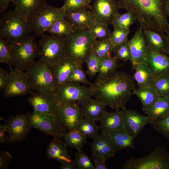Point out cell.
I'll return each instance as SVG.
<instances>
[{"label": "cell", "instance_id": "1", "mask_svg": "<svg viewBox=\"0 0 169 169\" xmlns=\"http://www.w3.org/2000/svg\"><path fill=\"white\" fill-rule=\"evenodd\" d=\"M89 86L92 96L115 110L125 108L126 103L136 88L135 80L128 74L116 70L98 76Z\"/></svg>", "mask_w": 169, "mask_h": 169}, {"label": "cell", "instance_id": "2", "mask_svg": "<svg viewBox=\"0 0 169 169\" xmlns=\"http://www.w3.org/2000/svg\"><path fill=\"white\" fill-rule=\"evenodd\" d=\"M168 0H119L120 8L132 12L143 29L166 34L169 29Z\"/></svg>", "mask_w": 169, "mask_h": 169}, {"label": "cell", "instance_id": "3", "mask_svg": "<svg viewBox=\"0 0 169 169\" xmlns=\"http://www.w3.org/2000/svg\"><path fill=\"white\" fill-rule=\"evenodd\" d=\"M96 39L88 29H74L70 34L65 37V55L78 65L82 66L92 53Z\"/></svg>", "mask_w": 169, "mask_h": 169}, {"label": "cell", "instance_id": "4", "mask_svg": "<svg viewBox=\"0 0 169 169\" xmlns=\"http://www.w3.org/2000/svg\"><path fill=\"white\" fill-rule=\"evenodd\" d=\"M30 33L28 20L18 12L9 11L0 14V37L8 43L21 40Z\"/></svg>", "mask_w": 169, "mask_h": 169}, {"label": "cell", "instance_id": "5", "mask_svg": "<svg viewBox=\"0 0 169 169\" xmlns=\"http://www.w3.org/2000/svg\"><path fill=\"white\" fill-rule=\"evenodd\" d=\"M13 66L15 69L26 70L39 55V49L33 34L19 41L9 43Z\"/></svg>", "mask_w": 169, "mask_h": 169}, {"label": "cell", "instance_id": "6", "mask_svg": "<svg viewBox=\"0 0 169 169\" xmlns=\"http://www.w3.org/2000/svg\"><path fill=\"white\" fill-rule=\"evenodd\" d=\"M38 41L40 60L50 69L65 55V37L44 34Z\"/></svg>", "mask_w": 169, "mask_h": 169}, {"label": "cell", "instance_id": "7", "mask_svg": "<svg viewBox=\"0 0 169 169\" xmlns=\"http://www.w3.org/2000/svg\"><path fill=\"white\" fill-rule=\"evenodd\" d=\"M26 114L32 127L53 137L63 138L68 132L58 115L34 111Z\"/></svg>", "mask_w": 169, "mask_h": 169}, {"label": "cell", "instance_id": "8", "mask_svg": "<svg viewBox=\"0 0 169 169\" xmlns=\"http://www.w3.org/2000/svg\"><path fill=\"white\" fill-rule=\"evenodd\" d=\"M121 169H169V154L158 146L146 156L139 158L131 157Z\"/></svg>", "mask_w": 169, "mask_h": 169}, {"label": "cell", "instance_id": "9", "mask_svg": "<svg viewBox=\"0 0 169 169\" xmlns=\"http://www.w3.org/2000/svg\"><path fill=\"white\" fill-rule=\"evenodd\" d=\"M26 72L32 90L46 91L56 95V89L50 69L40 60L35 61Z\"/></svg>", "mask_w": 169, "mask_h": 169}, {"label": "cell", "instance_id": "10", "mask_svg": "<svg viewBox=\"0 0 169 169\" xmlns=\"http://www.w3.org/2000/svg\"><path fill=\"white\" fill-rule=\"evenodd\" d=\"M92 91L89 86L68 81L57 88L56 96L59 103L79 104L81 107L92 98Z\"/></svg>", "mask_w": 169, "mask_h": 169}, {"label": "cell", "instance_id": "11", "mask_svg": "<svg viewBox=\"0 0 169 169\" xmlns=\"http://www.w3.org/2000/svg\"><path fill=\"white\" fill-rule=\"evenodd\" d=\"M65 13L62 7L58 8L47 4L39 13L28 20L30 33L36 36H41L55 21L64 18Z\"/></svg>", "mask_w": 169, "mask_h": 169}, {"label": "cell", "instance_id": "12", "mask_svg": "<svg viewBox=\"0 0 169 169\" xmlns=\"http://www.w3.org/2000/svg\"><path fill=\"white\" fill-rule=\"evenodd\" d=\"M27 101L34 111L54 115L58 114L59 103L56 95L46 91L31 92Z\"/></svg>", "mask_w": 169, "mask_h": 169}, {"label": "cell", "instance_id": "13", "mask_svg": "<svg viewBox=\"0 0 169 169\" xmlns=\"http://www.w3.org/2000/svg\"><path fill=\"white\" fill-rule=\"evenodd\" d=\"M8 82L3 89V95L12 97L27 95L32 90L28 76L23 70L10 68Z\"/></svg>", "mask_w": 169, "mask_h": 169}, {"label": "cell", "instance_id": "14", "mask_svg": "<svg viewBox=\"0 0 169 169\" xmlns=\"http://www.w3.org/2000/svg\"><path fill=\"white\" fill-rule=\"evenodd\" d=\"M4 125L9 134V142L13 143L22 141L27 136L32 127L26 114L12 115L5 120Z\"/></svg>", "mask_w": 169, "mask_h": 169}, {"label": "cell", "instance_id": "15", "mask_svg": "<svg viewBox=\"0 0 169 169\" xmlns=\"http://www.w3.org/2000/svg\"><path fill=\"white\" fill-rule=\"evenodd\" d=\"M120 9L116 0H95L91 11L95 19L109 26L112 24Z\"/></svg>", "mask_w": 169, "mask_h": 169}, {"label": "cell", "instance_id": "16", "mask_svg": "<svg viewBox=\"0 0 169 169\" xmlns=\"http://www.w3.org/2000/svg\"><path fill=\"white\" fill-rule=\"evenodd\" d=\"M58 115L69 131L76 130L84 117L82 107L76 103H59Z\"/></svg>", "mask_w": 169, "mask_h": 169}, {"label": "cell", "instance_id": "17", "mask_svg": "<svg viewBox=\"0 0 169 169\" xmlns=\"http://www.w3.org/2000/svg\"><path fill=\"white\" fill-rule=\"evenodd\" d=\"M122 110L123 129L134 139L141 132L147 124H152L151 120L147 115H143L136 110H127L126 108Z\"/></svg>", "mask_w": 169, "mask_h": 169}, {"label": "cell", "instance_id": "18", "mask_svg": "<svg viewBox=\"0 0 169 169\" xmlns=\"http://www.w3.org/2000/svg\"><path fill=\"white\" fill-rule=\"evenodd\" d=\"M128 43L133 67L145 63L147 47L143 29L140 27L137 28L132 38L128 39Z\"/></svg>", "mask_w": 169, "mask_h": 169}, {"label": "cell", "instance_id": "19", "mask_svg": "<svg viewBox=\"0 0 169 169\" xmlns=\"http://www.w3.org/2000/svg\"><path fill=\"white\" fill-rule=\"evenodd\" d=\"M145 63L155 79L169 73V57L166 54L153 51L147 48Z\"/></svg>", "mask_w": 169, "mask_h": 169}, {"label": "cell", "instance_id": "20", "mask_svg": "<svg viewBox=\"0 0 169 169\" xmlns=\"http://www.w3.org/2000/svg\"><path fill=\"white\" fill-rule=\"evenodd\" d=\"M77 65L72 59L65 55L57 64L50 68L56 90L68 81L72 71Z\"/></svg>", "mask_w": 169, "mask_h": 169}, {"label": "cell", "instance_id": "21", "mask_svg": "<svg viewBox=\"0 0 169 169\" xmlns=\"http://www.w3.org/2000/svg\"><path fill=\"white\" fill-rule=\"evenodd\" d=\"M47 0H13L15 11L27 20L33 18L47 4Z\"/></svg>", "mask_w": 169, "mask_h": 169}, {"label": "cell", "instance_id": "22", "mask_svg": "<svg viewBox=\"0 0 169 169\" xmlns=\"http://www.w3.org/2000/svg\"><path fill=\"white\" fill-rule=\"evenodd\" d=\"M64 18L74 29H88L94 20L91 11L86 8L66 12Z\"/></svg>", "mask_w": 169, "mask_h": 169}, {"label": "cell", "instance_id": "23", "mask_svg": "<svg viewBox=\"0 0 169 169\" xmlns=\"http://www.w3.org/2000/svg\"><path fill=\"white\" fill-rule=\"evenodd\" d=\"M99 126L102 133L112 131L123 129L124 114L122 110L106 112L99 120Z\"/></svg>", "mask_w": 169, "mask_h": 169}, {"label": "cell", "instance_id": "24", "mask_svg": "<svg viewBox=\"0 0 169 169\" xmlns=\"http://www.w3.org/2000/svg\"><path fill=\"white\" fill-rule=\"evenodd\" d=\"M61 138L53 137L46 148L45 158L53 159L61 163L64 161H71L67 149V146Z\"/></svg>", "mask_w": 169, "mask_h": 169}, {"label": "cell", "instance_id": "25", "mask_svg": "<svg viewBox=\"0 0 169 169\" xmlns=\"http://www.w3.org/2000/svg\"><path fill=\"white\" fill-rule=\"evenodd\" d=\"M104 134L116 151L134 147V139L124 129L110 131Z\"/></svg>", "mask_w": 169, "mask_h": 169}, {"label": "cell", "instance_id": "26", "mask_svg": "<svg viewBox=\"0 0 169 169\" xmlns=\"http://www.w3.org/2000/svg\"><path fill=\"white\" fill-rule=\"evenodd\" d=\"M91 146L92 156H101L106 160L113 157L116 152L108 138L102 133L98 134L93 139Z\"/></svg>", "mask_w": 169, "mask_h": 169}, {"label": "cell", "instance_id": "27", "mask_svg": "<svg viewBox=\"0 0 169 169\" xmlns=\"http://www.w3.org/2000/svg\"><path fill=\"white\" fill-rule=\"evenodd\" d=\"M143 30L148 48L156 52L167 54L166 34L150 29Z\"/></svg>", "mask_w": 169, "mask_h": 169}, {"label": "cell", "instance_id": "28", "mask_svg": "<svg viewBox=\"0 0 169 169\" xmlns=\"http://www.w3.org/2000/svg\"><path fill=\"white\" fill-rule=\"evenodd\" d=\"M144 112L152 124L169 113V97L159 98Z\"/></svg>", "mask_w": 169, "mask_h": 169}, {"label": "cell", "instance_id": "29", "mask_svg": "<svg viewBox=\"0 0 169 169\" xmlns=\"http://www.w3.org/2000/svg\"><path fill=\"white\" fill-rule=\"evenodd\" d=\"M106 105L98 100L92 98L82 107L84 117L100 120L106 112Z\"/></svg>", "mask_w": 169, "mask_h": 169}, {"label": "cell", "instance_id": "30", "mask_svg": "<svg viewBox=\"0 0 169 169\" xmlns=\"http://www.w3.org/2000/svg\"><path fill=\"white\" fill-rule=\"evenodd\" d=\"M133 68L136 70L133 78L138 87H152L155 78L146 63L138 64Z\"/></svg>", "mask_w": 169, "mask_h": 169}, {"label": "cell", "instance_id": "31", "mask_svg": "<svg viewBox=\"0 0 169 169\" xmlns=\"http://www.w3.org/2000/svg\"><path fill=\"white\" fill-rule=\"evenodd\" d=\"M132 95H135L140 100L142 110L144 112L159 98L156 90L153 87L136 88L133 91Z\"/></svg>", "mask_w": 169, "mask_h": 169}, {"label": "cell", "instance_id": "32", "mask_svg": "<svg viewBox=\"0 0 169 169\" xmlns=\"http://www.w3.org/2000/svg\"><path fill=\"white\" fill-rule=\"evenodd\" d=\"M74 30L73 25L64 18L55 21L46 32L51 35L66 37L70 34Z\"/></svg>", "mask_w": 169, "mask_h": 169}, {"label": "cell", "instance_id": "33", "mask_svg": "<svg viewBox=\"0 0 169 169\" xmlns=\"http://www.w3.org/2000/svg\"><path fill=\"white\" fill-rule=\"evenodd\" d=\"M64 139L67 146L77 150H81L87 143V137L77 130L69 131L64 135Z\"/></svg>", "mask_w": 169, "mask_h": 169}, {"label": "cell", "instance_id": "34", "mask_svg": "<svg viewBox=\"0 0 169 169\" xmlns=\"http://www.w3.org/2000/svg\"><path fill=\"white\" fill-rule=\"evenodd\" d=\"M100 130L96 121L84 117L79 125L76 130L87 138L94 139L99 134Z\"/></svg>", "mask_w": 169, "mask_h": 169}, {"label": "cell", "instance_id": "35", "mask_svg": "<svg viewBox=\"0 0 169 169\" xmlns=\"http://www.w3.org/2000/svg\"><path fill=\"white\" fill-rule=\"evenodd\" d=\"M113 49L109 38L96 39L93 45L92 52L101 59L106 56H111Z\"/></svg>", "mask_w": 169, "mask_h": 169}, {"label": "cell", "instance_id": "36", "mask_svg": "<svg viewBox=\"0 0 169 169\" xmlns=\"http://www.w3.org/2000/svg\"><path fill=\"white\" fill-rule=\"evenodd\" d=\"M88 29L96 39L109 38L111 32L108 25L95 19Z\"/></svg>", "mask_w": 169, "mask_h": 169}, {"label": "cell", "instance_id": "37", "mask_svg": "<svg viewBox=\"0 0 169 169\" xmlns=\"http://www.w3.org/2000/svg\"><path fill=\"white\" fill-rule=\"evenodd\" d=\"M118 60L111 55L105 57L100 60L98 76H103L116 70L118 67Z\"/></svg>", "mask_w": 169, "mask_h": 169}, {"label": "cell", "instance_id": "38", "mask_svg": "<svg viewBox=\"0 0 169 169\" xmlns=\"http://www.w3.org/2000/svg\"><path fill=\"white\" fill-rule=\"evenodd\" d=\"M136 20L133 13L129 11L123 14L120 13L114 19L112 23L113 26L130 30V27Z\"/></svg>", "mask_w": 169, "mask_h": 169}, {"label": "cell", "instance_id": "39", "mask_svg": "<svg viewBox=\"0 0 169 169\" xmlns=\"http://www.w3.org/2000/svg\"><path fill=\"white\" fill-rule=\"evenodd\" d=\"M152 87L159 98L169 97V73L155 79Z\"/></svg>", "mask_w": 169, "mask_h": 169}, {"label": "cell", "instance_id": "40", "mask_svg": "<svg viewBox=\"0 0 169 169\" xmlns=\"http://www.w3.org/2000/svg\"><path fill=\"white\" fill-rule=\"evenodd\" d=\"M113 27V30L109 38L114 49L115 47L128 41V37L131 31L130 30Z\"/></svg>", "mask_w": 169, "mask_h": 169}, {"label": "cell", "instance_id": "41", "mask_svg": "<svg viewBox=\"0 0 169 169\" xmlns=\"http://www.w3.org/2000/svg\"><path fill=\"white\" fill-rule=\"evenodd\" d=\"M74 163L79 169H95L87 155L81 150L75 152Z\"/></svg>", "mask_w": 169, "mask_h": 169}, {"label": "cell", "instance_id": "42", "mask_svg": "<svg viewBox=\"0 0 169 169\" xmlns=\"http://www.w3.org/2000/svg\"><path fill=\"white\" fill-rule=\"evenodd\" d=\"M86 74V72L83 70L82 66L77 65L72 71L69 77L68 81L90 85L91 83L87 80Z\"/></svg>", "mask_w": 169, "mask_h": 169}, {"label": "cell", "instance_id": "43", "mask_svg": "<svg viewBox=\"0 0 169 169\" xmlns=\"http://www.w3.org/2000/svg\"><path fill=\"white\" fill-rule=\"evenodd\" d=\"M101 59L94 53H91L87 60L86 74L91 78L95 77L98 73Z\"/></svg>", "mask_w": 169, "mask_h": 169}, {"label": "cell", "instance_id": "44", "mask_svg": "<svg viewBox=\"0 0 169 169\" xmlns=\"http://www.w3.org/2000/svg\"><path fill=\"white\" fill-rule=\"evenodd\" d=\"M0 62L12 67L13 65L10 54L9 43L0 37Z\"/></svg>", "mask_w": 169, "mask_h": 169}, {"label": "cell", "instance_id": "45", "mask_svg": "<svg viewBox=\"0 0 169 169\" xmlns=\"http://www.w3.org/2000/svg\"><path fill=\"white\" fill-rule=\"evenodd\" d=\"M154 129L169 140V113L153 124Z\"/></svg>", "mask_w": 169, "mask_h": 169}, {"label": "cell", "instance_id": "46", "mask_svg": "<svg viewBox=\"0 0 169 169\" xmlns=\"http://www.w3.org/2000/svg\"><path fill=\"white\" fill-rule=\"evenodd\" d=\"M114 57L125 62L131 60V55L128 41L115 47L113 50Z\"/></svg>", "mask_w": 169, "mask_h": 169}, {"label": "cell", "instance_id": "47", "mask_svg": "<svg viewBox=\"0 0 169 169\" xmlns=\"http://www.w3.org/2000/svg\"><path fill=\"white\" fill-rule=\"evenodd\" d=\"M62 7L67 12L84 8L91 9V5L83 0H64Z\"/></svg>", "mask_w": 169, "mask_h": 169}, {"label": "cell", "instance_id": "48", "mask_svg": "<svg viewBox=\"0 0 169 169\" xmlns=\"http://www.w3.org/2000/svg\"><path fill=\"white\" fill-rule=\"evenodd\" d=\"M12 156L8 151H2L0 152V169H7L9 164Z\"/></svg>", "mask_w": 169, "mask_h": 169}, {"label": "cell", "instance_id": "49", "mask_svg": "<svg viewBox=\"0 0 169 169\" xmlns=\"http://www.w3.org/2000/svg\"><path fill=\"white\" fill-rule=\"evenodd\" d=\"M92 158L95 169H107L105 165L106 160L105 158L96 156H92Z\"/></svg>", "mask_w": 169, "mask_h": 169}, {"label": "cell", "instance_id": "50", "mask_svg": "<svg viewBox=\"0 0 169 169\" xmlns=\"http://www.w3.org/2000/svg\"><path fill=\"white\" fill-rule=\"evenodd\" d=\"M9 73L5 70L0 68V89H4L9 79Z\"/></svg>", "mask_w": 169, "mask_h": 169}, {"label": "cell", "instance_id": "51", "mask_svg": "<svg viewBox=\"0 0 169 169\" xmlns=\"http://www.w3.org/2000/svg\"><path fill=\"white\" fill-rule=\"evenodd\" d=\"M6 129L4 125H0V142L7 143L9 142L8 136H7L5 132Z\"/></svg>", "mask_w": 169, "mask_h": 169}, {"label": "cell", "instance_id": "52", "mask_svg": "<svg viewBox=\"0 0 169 169\" xmlns=\"http://www.w3.org/2000/svg\"><path fill=\"white\" fill-rule=\"evenodd\" d=\"M13 0H0V14L5 12L8 9L10 2Z\"/></svg>", "mask_w": 169, "mask_h": 169}, {"label": "cell", "instance_id": "53", "mask_svg": "<svg viewBox=\"0 0 169 169\" xmlns=\"http://www.w3.org/2000/svg\"><path fill=\"white\" fill-rule=\"evenodd\" d=\"M60 168L61 169H76L73 161H64L61 163Z\"/></svg>", "mask_w": 169, "mask_h": 169}, {"label": "cell", "instance_id": "54", "mask_svg": "<svg viewBox=\"0 0 169 169\" xmlns=\"http://www.w3.org/2000/svg\"><path fill=\"white\" fill-rule=\"evenodd\" d=\"M166 34V48L168 54H169V29Z\"/></svg>", "mask_w": 169, "mask_h": 169}, {"label": "cell", "instance_id": "55", "mask_svg": "<svg viewBox=\"0 0 169 169\" xmlns=\"http://www.w3.org/2000/svg\"><path fill=\"white\" fill-rule=\"evenodd\" d=\"M166 9L168 16H169V0H168L166 4Z\"/></svg>", "mask_w": 169, "mask_h": 169}, {"label": "cell", "instance_id": "56", "mask_svg": "<svg viewBox=\"0 0 169 169\" xmlns=\"http://www.w3.org/2000/svg\"><path fill=\"white\" fill-rule=\"evenodd\" d=\"M84 2H86L88 4H90V3L91 2L92 0H83Z\"/></svg>", "mask_w": 169, "mask_h": 169}]
</instances>
